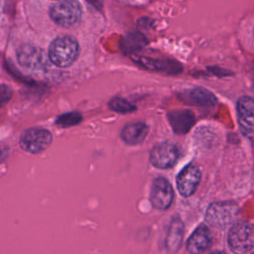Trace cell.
<instances>
[{
  "label": "cell",
  "instance_id": "9c48e42d",
  "mask_svg": "<svg viewBox=\"0 0 254 254\" xmlns=\"http://www.w3.org/2000/svg\"><path fill=\"white\" fill-rule=\"evenodd\" d=\"M200 171L198 167L193 164L186 166L177 177V188L183 196L191 195L199 182H200Z\"/></svg>",
  "mask_w": 254,
  "mask_h": 254
},
{
  "label": "cell",
  "instance_id": "ba28073f",
  "mask_svg": "<svg viewBox=\"0 0 254 254\" xmlns=\"http://www.w3.org/2000/svg\"><path fill=\"white\" fill-rule=\"evenodd\" d=\"M174 191L171 184L165 178L159 177L154 180L151 189V201L158 209H167L173 202Z\"/></svg>",
  "mask_w": 254,
  "mask_h": 254
},
{
  "label": "cell",
  "instance_id": "52a82bcc",
  "mask_svg": "<svg viewBox=\"0 0 254 254\" xmlns=\"http://www.w3.org/2000/svg\"><path fill=\"white\" fill-rule=\"evenodd\" d=\"M179 158V151L172 143H160L156 145L150 153V162L159 169L173 167Z\"/></svg>",
  "mask_w": 254,
  "mask_h": 254
},
{
  "label": "cell",
  "instance_id": "d6986e66",
  "mask_svg": "<svg viewBox=\"0 0 254 254\" xmlns=\"http://www.w3.org/2000/svg\"><path fill=\"white\" fill-rule=\"evenodd\" d=\"M12 97V89L6 84H0V107L6 104Z\"/></svg>",
  "mask_w": 254,
  "mask_h": 254
},
{
  "label": "cell",
  "instance_id": "2e32d148",
  "mask_svg": "<svg viewBox=\"0 0 254 254\" xmlns=\"http://www.w3.org/2000/svg\"><path fill=\"white\" fill-rule=\"evenodd\" d=\"M109 108L118 113H130L136 109V107L127 99L122 97H113L109 103Z\"/></svg>",
  "mask_w": 254,
  "mask_h": 254
},
{
  "label": "cell",
  "instance_id": "30bf717a",
  "mask_svg": "<svg viewBox=\"0 0 254 254\" xmlns=\"http://www.w3.org/2000/svg\"><path fill=\"white\" fill-rule=\"evenodd\" d=\"M17 58L19 64L30 69H42L47 64V59L44 52L31 45H23L18 49Z\"/></svg>",
  "mask_w": 254,
  "mask_h": 254
},
{
  "label": "cell",
  "instance_id": "5bb4252c",
  "mask_svg": "<svg viewBox=\"0 0 254 254\" xmlns=\"http://www.w3.org/2000/svg\"><path fill=\"white\" fill-rule=\"evenodd\" d=\"M147 134L148 126L145 123H129L123 127L121 138L128 145H138L145 140Z\"/></svg>",
  "mask_w": 254,
  "mask_h": 254
},
{
  "label": "cell",
  "instance_id": "4fadbf2b",
  "mask_svg": "<svg viewBox=\"0 0 254 254\" xmlns=\"http://www.w3.org/2000/svg\"><path fill=\"white\" fill-rule=\"evenodd\" d=\"M171 127L176 134L187 133L194 124V115L190 110H175L168 114Z\"/></svg>",
  "mask_w": 254,
  "mask_h": 254
},
{
  "label": "cell",
  "instance_id": "ac0fdd59",
  "mask_svg": "<svg viewBox=\"0 0 254 254\" xmlns=\"http://www.w3.org/2000/svg\"><path fill=\"white\" fill-rule=\"evenodd\" d=\"M146 45V40L138 34H133L128 36L125 39L124 42V47L126 48V50L130 51V50H137V49H141Z\"/></svg>",
  "mask_w": 254,
  "mask_h": 254
},
{
  "label": "cell",
  "instance_id": "44dd1931",
  "mask_svg": "<svg viewBox=\"0 0 254 254\" xmlns=\"http://www.w3.org/2000/svg\"><path fill=\"white\" fill-rule=\"evenodd\" d=\"M252 254H254V253H252Z\"/></svg>",
  "mask_w": 254,
  "mask_h": 254
},
{
  "label": "cell",
  "instance_id": "7c38bea8",
  "mask_svg": "<svg viewBox=\"0 0 254 254\" xmlns=\"http://www.w3.org/2000/svg\"><path fill=\"white\" fill-rule=\"evenodd\" d=\"M180 97L186 103L196 106H212L216 103V97L209 90L202 87L188 89L180 94Z\"/></svg>",
  "mask_w": 254,
  "mask_h": 254
},
{
  "label": "cell",
  "instance_id": "277c9868",
  "mask_svg": "<svg viewBox=\"0 0 254 254\" xmlns=\"http://www.w3.org/2000/svg\"><path fill=\"white\" fill-rule=\"evenodd\" d=\"M81 14V6L76 0H60L50 9L52 20L65 28L76 24L80 20Z\"/></svg>",
  "mask_w": 254,
  "mask_h": 254
},
{
  "label": "cell",
  "instance_id": "3957f363",
  "mask_svg": "<svg viewBox=\"0 0 254 254\" xmlns=\"http://www.w3.org/2000/svg\"><path fill=\"white\" fill-rule=\"evenodd\" d=\"M228 245L235 254H244L254 248V224L239 222L228 233Z\"/></svg>",
  "mask_w": 254,
  "mask_h": 254
},
{
  "label": "cell",
  "instance_id": "ffe728a7",
  "mask_svg": "<svg viewBox=\"0 0 254 254\" xmlns=\"http://www.w3.org/2000/svg\"><path fill=\"white\" fill-rule=\"evenodd\" d=\"M210 254H225L223 251H213Z\"/></svg>",
  "mask_w": 254,
  "mask_h": 254
},
{
  "label": "cell",
  "instance_id": "e0dca14e",
  "mask_svg": "<svg viewBox=\"0 0 254 254\" xmlns=\"http://www.w3.org/2000/svg\"><path fill=\"white\" fill-rule=\"evenodd\" d=\"M81 121V115L77 112H69L63 114L58 117L56 120V124L62 127H69L78 124Z\"/></svg>",
  "mask_w": 254,
  "mask_h": 254
},
{
  "label": "cell",
  "instance_id": "8fae6325",
  "mask_svg": "<svg viewBox=\"0 0 254 254\" xmlns=\"http://www.w3.org/2000/svg\"><path fill=\"white\" fill-rule=\"evenodd\" d=\"M211 245V233L205 224L198 225L187 242V250L190 254H202Z\"/></svg>",
  "mask_w": 254,
  "mask_h": 254
},
{
  "label": "cell",
  "instance_id": "5b68a950",
  "mask_svg": "<svg viewBox=\"0 0 254 254\" xmlns=\"http://www.w3.org/2000/svg\"><path fill=\"white\" fill-rule=\"evenodd\" d=\"M52 133L41 127L29 128L22 132L20 136L21 148L29 153L38 154L45 151L52 143Z\"/></svg>",
  "mask_w": 254,
  "mask_h": 254
},
{
  "label": "cell",
  "instance_id": "9a60e30c",
  "mask_svg": "<svg viewBox=\"0 0 254 254\" xmlns=\"http://www.w3.org/2000/svg\"><path fill=\"white\" fill-rule=\"evenodd\" d=\"M183 238V223L180 219H175L172 222L169 235L167 238V247L169 250H177L180 247Z\"/></svg>",
  "mask_w": 254,
  "mask_h": 254
},
{
  "label": "cell",
  "instance_id": "6da1fadb",
  "mask_svg": "<svg viewBox=\"0 0 254 254\" xmlns=\"http://www.w3.org/2000/svg\"><path fill=\"white\" fill-rule=\"evenodd\" d=\"M79 55L77 41L69 36H62L55 39L49 47V59L59 67L71 65Z\"/></svg>",
  "mask_w": 254,
  "mask_h": 254
},
{
  "label": "cell",
  "instance_id": "7a4b0ae2",
  "mask_svg": "<svg viewBox=\"0 0 254 254\" xmlns=\"http://www.w3.org/2000/svg\"><path fill=\"white\" fill-rule=\"evenodd\" d=\"M238 205L233 201H216L209 204L205 220L215 228L223 229L231 224L237 217Z\"/></svg>",
  "mask_w": 254,
  "mask_h": 254
},
{
  "label": "cell",
  "instance_id": "8992f818",
  "mask_svg": "<svg viewBox=\"0 0 254 254\" xmlns=\"http://www.w3.org/2000/svg\"><path fill=\"white\" fill-rule=\"evenodd\" d=\"M237 121L242 134L254 140V97L241 96L236 104Z\"/></svg>",
  "mask_w": 254,
  "mask_h": 254
}]
</instances>
